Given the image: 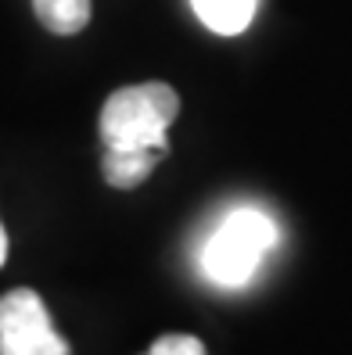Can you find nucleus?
Instances as JSON below:
<instances>
[{
    "instance_id": "8",
    "label": "nucleus",
    "mask_w": 352,
    "mask_h": 355,
    "mask_svg": "<svg viewBox=\"0 0 352 355\" xmlns=\"http://www.w3.org/2000/svg\"><path fill=\"white\" fill-rule=\"evenodd\" d=\"M8 259V234H4V226H0V266H4Z\"/></svg>"
},
{
    "instance_id": "1",
    "label": "nucleus",
    "mask_w": 352,
    "mask_h": 355,
    "mask_svg": "<svg viewBox=\"0 0 352 355\" xmlns=\"http://www.w3.org/2000/svg\"><path fill=\"white\" fill-rule=\"evenodd\" d=\"M180 115V97L169 83H137L115 90L101 108L105 151H158L169 155L165 130Z\"/></svg>"
},
{
    "instance_id": "7",
    "label": "nucleus",
    "mask_w": 352,
    "mask_h": 355,
    "mask_svg": "<svg viewBox=\"0 0 352 355\" xmlns=\"http://www.w3.org/2000/svg\"><path fill=\"white\" fill-rule=\"evenodd\" d=\"M144 355H205V345L191 334H165Z\"/></svg>"
},
{
    "instance_id": "6",
    "label": "nucleus",
    "mask_w": 352,
    "mask_h": 355,
    "mask_svg": "<svg viewBox=\"0 0 352 355\" xmlns=\"http://www.w3.org/2000/svg\"><path fill=\"white\" fill-rule=\"evenodd\" d=\"M165 155L158 151H105V180L119 191L140 187Z\"/></svg>"
},
{
    "instance_id": "4",
    "label": "nucleus",
    "mask_w": 352,
    "mask_h": 355,
    "mask_svg": "<svg viewBox=\"0 0 352 355\" xmlns=\"http://www.w3.org/2000/svg\"><path fill=\"white\" fill-rule=\"evenodd\" d=\"M259 0H191L198 22L219 36H237L252 26Z\"/></svg>"
},
{
    "instance_id": "3",
    "label": "nucleus",
    "mask_w": 352,
    "mask_h": 355,
    "mask_svg": "<svg viewBox=\"0 0 352 355\" xmlns=\"http://www.w3.org/2000/svg\"><path fill=\"white\" fill-rule=\"evenodd\" d=\"M0 355H72L33 287H15L0 298Z\"/></svg>"
},
{
    "instance_id": "5",
    "label": "nucleus",
    "mask_w": 352,
    "mask_h": 355,
    "mask_svg": "<svg viewBox=\"0 0 352 355\" xmlns=\"http://www.w3.org/2000/svg\"><path fill=\"white\" fill-rule=\"evenodd\" d=\"M33 11L40 26L54 36H76L87 29L94 4L90 0H33Z\"/></svg>"
},
{
    "instance_id": "2",
    "label": "nucleus",
    "mask_w": 352,
    "mask_h": 355,
    "mask_svg": "<svg viewBox=\"0 0 352 355\" xmlns=\"http://www.w3.org/2000/svg\"><path fill=\"white\" fill-rule=\"evenodd\" d=\"M277 244V223L259 208H234L201 248V273L219 287H244Z\"/></svg>"
}]
</instances>
